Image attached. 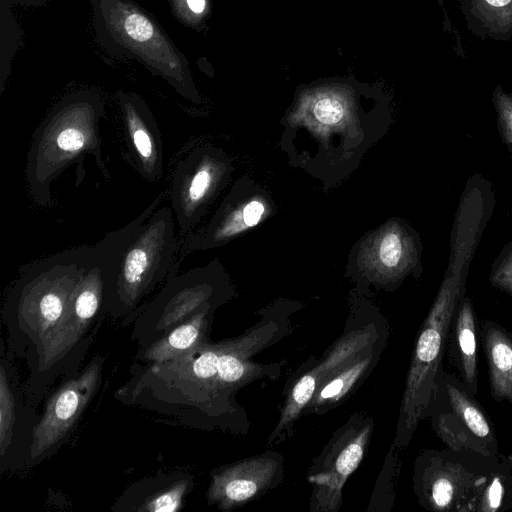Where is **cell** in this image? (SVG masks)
<instances>
[{
  "mask_svg": "<svg viewBox=\"0 0 512 512\" xmlns=\"http://www.w3.org/2000/svg\"><path fill=\"white\" fill-rule=\"evenodd\" d=\"M163 191L136 218L92 245L105 284L104 306L123 314L177 273L181 247Z\"/></svg>",
  "mask_w": 512,
  "mask_h": 512,
  "instance_id": "obj_1",
  "label": "cell"
},
{
  "mask_svg": "<svg viewBox=\"0 0 512 512\" xmlns=\"http://www.w3.org/2000/svg\"><path fill=\"white\" fill-rule=\"evenodd\" d=\"M102 101L93 94L72 95L58 103L36 128L27 154L25 179L33 201L51 204L50 187L68 167L91 155L108 174L99 131Z\"/></svg>",
  "mask_w": 512,
  "mask_h": 512,
  "instance_id": "obj_2",
  "label": "cell"
},
{
  "mask_svg": "<svg viewBox=\"0 0 512 512\" xmlns=\"http://www.w3.org/2000/svg\"><path fill=\"white\" fill-rule=\"evenodd\" d=\"M467 271L447 266L438 293L418 333L407 374L397 425L396 444L406 447L419 422L427 418L431 399L442 375L443 356Z\"/></svg>",
  "mask_w": 512,
  "mask_h": 512,
  "instance_id": "obj_3",
  "label": "cell"
},
{
  "mask_svg": "<svg viewBox=\"0 0 512 512\" xmlns=\"http://www.w3.org/2000/svg\"><path fill=\"white\" fill-rule=\"evenodd\" d=\"M93 261L92 245H81L31 262L20 270L9 299L27 334L42 340L62 317Z\"/></svg>",
  "mask_w": 512,
  "mask_h": 512,
  "instance_id": "obj_4",
  "label": "cell"
},
{
  "mask_svg": "<svg viewBox=\"0 0 512 512\" xmlns=\"http://www.w3.org/2000/svg\"><path fill=\"white\" fill-rule=\"evenodd\" d=\"M427 417L436 435L453 451L484 457L499 454L493 423L458 376L443 372Z\"/></svg>",
  "mask_w": 512,
  "mask_h": 512,
  "instance_id": "obj_5",
  "label": "cell"
},
{
  "mask_svg": "<svg viewBox=\"0 0 512 512\" xmlns=\"http://www.w3.org/2000/svg\"><path fill=\"white\" fill-rule=\"evenodd\" d=\"M229 172L228 158L209 144L191 149L175 164L169 198L179 227L180 241L202 221Z\"/></svg>",
  "mask_w": 512,
  "mask_h": 512,
  "instance_id": "obj_6",
  "label": "cell"
},
{
  "mask_svg": "<svg viewBox=\"0 0 512 512\" xmlns=\"http://www.w3.org/2000/svg\"><path fill=\"white\" fill-rule=\"evenodd\" d=\"M428 449L415 463L414 490L427 510L462 512L482 471L495 458Z\"/></svg>",
  "mask_w": 512,
  "mask_h": 512,
  "instance_id": "obj_7",
  "label": "cell"
},
{
  "mask_svg": "<svg viewBox=\"0 0 512 512\" xmlns=\"http://www.w3.org/2000/svg\"><path fill=\"white\" fill-rule=\"evenodd\" d=\"M224 283L223 269L216 260L180 275H171L151 302L146 315L156 319L157 329H170L212 305Z\"/></svg>",
  "mask_w": 512,
  "mask_h": 512,
  "instance_id": "obj_8",
  "label": "cell"
},
{
  "mask_svg": "<svg viewBox=\"0 0 512 512\" xmlns=\"http://www.w3.org/2000/svg\"><path fill=\"white\" fill-rule=\"evenodd\" d=\"M371 428V423L349 424L330 442L308 477L314 487L312 510H338L343 485L363 459Z\"/></svg>",
  "mask_w": 512,
  "mask_h": 512,
  "instance_id": "obj_9",
  "label": "cell"
},
{
  "mask_svg": "<svg viewBox=\"0 0 512 512\" xmlns=\"http://www.w3.org/2000/svg\"><path fill=\"white\" fill-rule=\"evenodd\" d=\"M106 19L129 47L160 67V71L183 97L195 102L199 100L176 53L145 15L121 1L114 0L107 9Z\"/></svg>",
  "mask_w": 512,
  "mask_h": 512,
  "instance_id": "obj_10",
  "label": "cell"
},
{
  "mask_svg": "<svg viewBox=\"0 0 512 512\" xmlns=\"http://www.w3.org/2000/svg\"><path fill=\"white\" fill-rule=\"evenodd\" d=\"M94 253V252H93ZM105 302V284L95 261L74 290L60 320L39 342L41 368L68 352L83 336Z\"/></svg>",
  "mask_w": 512,
  "mask_h": 512,
  "instance_id": "obj_11",
  "label": "cell"
},
{
  "mask_svg": "<svg viewBox=\"0 0 512 512\" xmlns=\"http://www.w3.org/2000/svg\"><path fill=\"white\" fill-rule=\"evenodd\" d=\"M100 371V363L93 361L77 378L68 381L53 394L33 432V459L41 457L70 431L95 394Z\"/></svg>",
  "mask_w": 512,
  "mask_h": 512,
  "instance_id": "obj_12",
  "label": "cell"
},
{
  "mask_svg": "<svg viewBox=\"0 0 512 512\" xmlns=\"http://www.w3.org/2000/svg\"><path fill=\"white\" fill-rule=\"evenodd\" d=\"M373 339L372 330L352 331L333 346L323 361L302 374L289 392L278 425L269 440L272 441L275 436L292 426L317 390L342 367L363 355Z\"/></svg>",
  "mask_w": 512,
  "mask_h": 512,
  "instance_id": "obj_13",
  "label": "cell"
},
{
  "mask_svg": "<svg viewBox=\"0 0 512 512\" xmlns=\"http://www.w3.org/2000/svg\"><path fill=\"white\" fill-rule=\"evenodd\" d=\"M281 466L277 454H264L225 466L213 473L207 498L222 510L246 504L275 482Z\"/></svg>",
  "mask_w": 512,
  "mask_h": 512,
  "instance_id": "obj_14",
  "label": "cell"
},
{
  "mask_svg": "<svg viewBox=\"0 0 512 512\" xmlns=\"http://www.w3.org/2000/svg\"><path fill=\"white\" fill-rule=\"evenodd\" d=\"M126 149L137 172L148 182L163 175V145L158 125L145 102L119 94Z\"/></svg>",
  "mask_w": 512,
  "mask_h": 512,
  "instance_id": "obj_15",
  "label": "cell"
},
{
  "mask_svg": "<svg viewBox=\"0 0 512 512\" xmlns=\"http://www.w3.org/2000/svg\"><path fill=\"white\" fill-rule=\"evenodd\" d=\"M451 363L456 368L466 389L476 395L478 392L477 367V325L473 303L468 297L459 301L448 339Z\"/></svg>",
  "mask_w": 512,
  "mask_h": 512,
  "instance_id": "obj_16",
  "label": "cell"
},
{
  "mask_svg": "<svg viewBox=\"0 0 512 512\" xmlns=\"http://www.w3.org/2000/svg\"><path fill=\"white\" fill-rule=\"evenodd\" d=\"M367 265L387 279L404 276L416 266L418 251L413 236L397 223L379 232L369 248Z\"/></svg>",
  "mask_w": 512,
  "mask_h": 512,
  "instance_id": "obj_17",
  "label": "cell"
},
{
  "mask_svg": "<svg viewBox=\"0 0 512 512\" xmlns=\"http://www.w3.org/2000/svg\"><path fill=\"white\" fill-rule=\"evenodd\" d=\"M480 336L488 366L491 395L512 407V333L492 320L481 323Z\"/></svg>",
  "mask_w": 512,
  "mask_h": 512,
  "instance_id": "obj_18",
  "label": "cell"
},
{
  "mask_svg": "<svg viewBox=\"0 0 512 512\" xmlns=\"http://www.w3.org/2000/svg\"><path fill=\"white\" fill-rule=\"evenodd\" d=\"M512 507V454L499 453L477 478L462 512H499Z\"/></svg>",
  "mask_w": 512,
  "mask_h": 512,
  "instance_id": "obj_19",
  "label": "cell"
},
{
  "mask_svg": "<svg viewBox=\"0 0 512 512\" xmlns=\"http://www.w3.org/2000/svg\"><path fill=\"white\" fill-rule=\"evenodd\" d=\"M205 306L192 317L173 328L168 335L152 343L144 352L146 361L162 363L173 359L203 343L208 313Z\"/></svg>",
  "mask_w": 512,
  "mask_h": 512,
  "instance_id": "obj_20",
  "label": "cell"
},
{
  "mask_svg": "<svg viewBox=\"0 0 512 512\" xmlns=\"http://www.w3.org/2000/svg\"><path fill=\"white\" fill-rule=\"evenodd\" d=\"M372 362V354H363L346 364L317 390L307 408L324 410L343 400L371 369Z\"/></svg>",
  "mask_w": 512,
  "mask_h": 512,
  "instance_id": "obj_21",
  "label": "cell"
},
{
  "mask_svg": "<svg viewBox=\"0 0 512 512\" xmlns=\"http://www.w3.org/2000/svg\"><path fill=\"white\" fill-rule=\"evenodd\" d=\"M14 399L10 386L8 385V379L5 374V370L1 367L0 373V451L1 455L5 454L8 448L12 430L14 425Z\"/></svg>",
  "mask_w": 512,
  "mask_h": 512,
  "instance_id": "obj_22",
  "label": "cell"
},
{
  "mask_svg": "<svg viewBox=\"0 0 512 512\" xmlns=\"http://www.w3.org/2000/svg\"><path fill=\"white\" fill-rule=\"evenodd\" d=\"M187 487V481H179L169 488L156 493L153 497L148 498L137 510L148 512L177 511L182 506V499Z\"/></svg>",
  "mask_w": 512,
  "mask_h": 512,
  "instance_id": "obj_23",
  "label": "cell"
},
{
  "mask_svg": "<svg viewBox=\"0 0 512 512\" xmlns=\"http://www.w3.org/2000/svg\"><path fill=\"white\" fill-rule=\"evenodd\" d=\"M495 103L500 134L503 142L512 151V96L498 95Z\"/></svg>",
  "mask_w": 512,
  "mask_h": 512,
  "instance_id": "obj_24",
  "label": "cell"
},
{
  "mask_svg": "<svg viewBox=\"0 0 512 512\" xmlns=\"http://www.w3.org/2000/svg\"><path fill=\"white\" fill-rule=\"evenodd\" d=\"M490 282L498 289L512 295V248L493 268Z\"/></svg>",
  "mask_w": 512,
  "mask_h": 512,
  "instance_id": "obj_25",
  "label": "cell"
},
{
  "mask_svg": "<svg viewBox=\"0 0 512 512\" xmlns=\"http://www.w3.org/2000/svg\"><path fill=\"white\" fill-rule=\"evenodd\" d=\"M186 3L189 9L196 14L202 13L206 7V0H186Z\"/></svg>",
  "mask_w": 512,
  "mask_h": 512,
  "instance_id": "obj_26",
  "label": "cell"
},
{
  "mask_svg": "<svg viewBox=\"0 0 512 512\" xmlns=\"http://www.w3.org/2000/svg\"><path fill=\"white\" fill-rule=\"evenodd\" d=\"M487 4L493 7H503L510 3L511 0H485Z\"/></svg>",
  "mask_w": 512,
  "mask_h": 512,
  "instance_id": "obj_27",
  "label": "cell"
}]
</instances>
